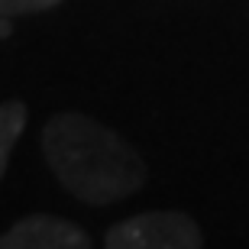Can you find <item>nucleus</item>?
Returning <instances> with one entry per match:
<instances>
[{
  "instance_id": "obj_1",
  "label": "nucleus",
  "mask_w": 249,
  "mask_h": 249,
  "mask_svg": "<svg viewBox=\"0 0 249 249\" xmlns=\"http://www.w3.org/2000/svg\"><path fill=\"white\" fill-rule=\"evenodd\" d=\"M42 156L68 194L84 204L126 201L146 185V162L120 133L78 110H65L42 129Z\"/></svg>"
},
{
  "instance_id": "obj_2",
  "label": "nucleus",
  "mask_w": 249,
  "mask_h": 249,
  "mask_svg": "<svg viewBox=\"0 0 249 249\" xmlns=\"http://www.w3.org/2000/svg\"><path fill=\"white\" fill-rule=\"evenodd\" d=\"M107 249H201L204 233L197 220L181 211H146L136 217L113 223L107 236Z\"/></svg>"
},
{
  "instance_id": "obj_3",
  "label": "nucleus",
  "mask_w": 249,
  "mask_h": 249,
  "mask_svg": "<svg viewBox=\"0 0 249 249\" xmlns=\"http://www.w3.org/2000/svg\"><path fill=\"white\" fill-rule=\"evenodd\" d=\"M91 236L78 223L52 217V213H33L23 217L0 236V249H88Z\"/></svg>"
},
{
  "instance_id": "obj_4",
  "label": "nucleus",
  "mask_w": 249,
  "mask_h": 249,
  "mask_svg": "<svg viewBox=\"0 0 249 249\" xmlns=\"http://www.w3.org/2000/svg\"><path fill=\"white\" fill-rule=\"evenodd\" d=\"M23 129H26V104L23 101H3L0 104V178L7 175L10 152H13V146H17Z\"/></svg>"
},
{
  "instance_id": "obj_5",
  "label": "nucleus",
  "mask_w": 249,
  "mask_h": 249,
  "mask_svg": "<svg viewBox=\"0 0 249 249\" xmlns=\"http://www.w3.org/2000/svg\"><path fill=\"white\" fill-rule=\"evenodd\" d=\"M62 0H0V17H26V13H42V10L58 7Z\"/></svg>"
},
{
  "instance_id": "obj_6",
  "label": "nucleus",
  "mask_w": 249,
  "mask_h": 249,
  "mask_svg": "<svg viewBox=\"0 0 249 249\" xmlns=\"http://www.w3.org/2000/svg\"><path fill=\"white\" fill-rule=\"evenodd\" d=\"M0 36H10V17H0Z\"/></svg>"
}]
</instances>
